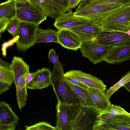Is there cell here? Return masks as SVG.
<instances>
[{
  "instance_id": "ab89813d",
  "label": "cell",
  "mask_w": 130,
  "mask_h": 130,
  "mask_svg": "<svg viewBox=\"0 0 130 130\" xmlns=\"http://www.w3.org/2000/svg\"><path fill=\"white\" fill-rule=\"evenodd\" d=\"M123 87L125 88L130 93V81L124 85Z\"/></svg>"
},
{
  "instance_id": "44dd1931",
  "label": "cell",
  "mask_w": 130,
  "mask_h": 130,
  "mask_svg": "<svg viewBox=\"0 0 130 130\" xmlns=\"http://www.w3.org/2000/svg\"><path fill=\"white\" fill-rule=\"evenodd\" d=\"M64 79L78 98L82 106L95 107L94 102L87 89L74 84L64 76Z\"/></svg>"
},
{
  "instance_id": "836d02e7",
  "label": "cell",
  "mask_w": 130,
  "mask_h": 130,
  "mask_svg": "<svg viewBox=\"0 0 130 130\" xmlns=\"http://www.w3.org/2000/svg\"><path fill=\"white\" fill-rule=\"evenodd\" d=\"M11 86L7 83L0 80V94L8 90Z\"/></svg>"
},
{
  "instance_id": "d6986e66",
  "label": "cell",
  "mask_w": 130,
  "mask_h": 130,
  "mask_svg": "<svg viewBox=\"0 0 130 130\" xmlns=\"http://www.w3.org/2000/svg\"><path fill=\"white\" fill-rule=\"evenodd\" d=\"M19 120L9 104L5 101L0 102V124L16 126Z\"/></svg>"
},
{
  "instance_id": "60d3db41",
  "label": "cell",
  "mask_w": 130,
  "mask_h": 130,
  "mask_svg": "<svg viewBox=\"0 0 130 130\" xmlns=\"http://www.w3.org/2000/svg\"><path fill=\"white\" fill-rule=\"evenodd\" d=\"M15 2L25 3L27 2H31L30 0H12Z\"/></svg>"
},
{
  "instance_id": "2e32d148",
  "label": "cell",
  "mask_w": 130,
  "mask_h": 130,
  "mask_svg": "<svg viewBox=\"0 0 130 130\" xmlns=\"http://www.w3.org/2000/svg\"><path fill=\"white\" fill-rule=\"evenodd\" d=\"M87 90L92 99L95 107L101 112L109 110L112 104L110 103L106 91L99 89L88 87Z\"/></svg>"
},
{
  "instance_id": "603a6c76",
  "label": "cell",
  "mask_w": 130,
  "mask_h": 130,
  "mask_svg": "<svg viewBox=\"0 0 130 130\" xmlns=\"http://www.w3.org/2000/svg\"><path fill=\"white\" fill-rule=\"evenodd\" d=\"M16 2L12 0H9L0 5V18L5 17L10 21L16 18Z\"/></svg>"
},
{
  "instance_id": "f1b7e54d",
  "label": "cell",
  "mask_w": 130,
  "mask_h": 130,
  "mask_svg": "<svg viewBox=\"0 0 130 130\" xmlns=\"http://www.w3.org/2000/svg\"><path fill=\"white\" fill-rule=\"evenodd\" d=\"M94 4H105L113 3H119L125 6L130 5V0H85Z\"/></svg>"
},
{
  "instance_id": "f35d334b",
  "label": "cell",
  "mask_w": 130,
  "mask_h": 130,
  "mask_svg": "<svg viewBox=\"0 0 130 130\" xmlns=\"http://www.w3.org/2000/svg\"><path fill=\"white\" fill-rule=\"evenodd\" d=\"M83 0H70L71 9H74Z\"/></svg>"
},
{
  "instance_id": "9a60e30c",
  "label": "cell",
  "mask_w": 130,
  "mask_h": 130,
  "mask_svg": "<svg viewBox=\"0 0 130 130\" xmlns=\"http://www.w3.org/2000/svg\"><path fill=\"white\" fill-rule=\"evenodd\" d=\"M58 42L62 47L74 51L81 47L83 43L78 36L68 29L58 30Z\"/></svg>"
},
{
  "instance_id": "7402d4cb",
  "label": "cell",
  "mask_w": 130,
  "mask_h": 130,
  "mask_svg": "<svg viewBox=\"0 0 130 130\" xmlns=\"http://www.w3.org/2000/svg\"><path fill=\"white\" fill-rule=\"evenodd\" d=\"M58 31L51 28L43 29L38 27L37 31L35 44L40 42H58Z\"/></svg>"
},
{
  "instance_id": "4dcf8cb0",
  "label": "cell",
  "mask_w": 130,
  "mask_h": 130,
  "mask_svg": "<svg viewBox=\"0 0 130 130\" xmlns=\"http://www.w3.org/2000/svg\"><path fill=\"white\" fill-rule=\"evenodd\" d=\"M48 57L50 61L54 64H57L63 68V65L59 60V56L56 55V52L53 49L51 48L49 52Z\"/></svg>"
},
{
  "instance_id": "8fae6325",
  "label": "cell",
  "mask_w": 130,
  "mask_h": 130,
  "mask_svg": "<svg viewBox=\"0 0 130 130\" xmlns=\"http://www.w3.org/2000/svg\"><path fill=\"white\" fill-rule=\"evenodd\" d=\"M68 29L76 34L83 43L94 41L103 29L102 26L90 21Z\"/></svg>"
},
{
  "instance_id": "9c48e42d",
  "label": "cell",
  "mask_w": 130,
  "mask_h": 130,
  "mask_svg": "<svg viewBox=\"0 0 130 130\" xmlns=\"http://www.w3.org/2000/svg\"><path fill=\"white\" fill-rule=\"evenodd\" d=\"M101 112L95 107L82 106L73 130H93Z\"/></svg>"
},
{
  "instance_id": "7a4b0ae2",
  "label": "cell",
  "mask_w": 130,
  "mask_h": 130,
  "mask_svg": "<svg viewBox=\"0 0 130 130\" xmlns=\"http://www.w3.org/2000/svg\"><path fill=\"white\" fill-rule=\"evenodd\" d=\"M54 65L51 73V85L58 101L64 104L80 103L78 98L64 79L63 68L56 64Z\"/></svg>"
},
{
  "instance_id": "cb8c5ba5",
  "label": "cell",
  "mask_w": 130,
  "mask_h": 130,
  "mask_svg": "<svg viewBox=\"0 0 130 130\" xmlns=\"http://www.w3.org/2000/svg\"><path fill=\"white\" fill-rule=\"evenodd\" d=\"M128 113L122 108L112 104L111 107L109 110L101 112L98 116L99 119L95 125L103 122L110 118Z\"/></svg>"
},
{
  "instance_id": "5b68a950",
  "label": "cell",
  "mask_w": 130,
  "mask_h": 130,
  "mask_svg": "<svg viewBox=\"0 0 130 130\" xmlns=\"http://www.w3.org/2000/svg\"><path fill=\"white\" fill-rule=\"evenodd\" d=\"M16 3V18L21 21L39 25L47 19L43 12L31 2Z\"/></svg>"
},
{
  "instance_id": "4fadbf2b",
  "label": "cell",
  "mask_w": 130,
  "mask_h": 130,
  "mask_svg": "<svg viewBox=\"0 0 130 130\" xmlns=\"http://www.w3.org/2000/svg\"><path fill=\"white\" fill-rule=\"evenodd\" d=\"M64 76L77 80L89 88L105 90L106 86L100 79L90 74L80 70H72L66 73Z\"/></svg>"
},
{
  "instance_id": "6da1fadb",
  "label": "cell",
  "mask_w": 130,
  "mask_h": 130,
  "mask_svg": "<svg viewBox=\"0 0 130 130\" xmlns=\"http://www.w3.org/2000/svg\"><path fill=\"white\" fill-rule=\"evenodd\" d=\"M125 6L116 3L94 4L84 0L80 3L74 14L75 16L89 19L91 21L102 26L108 18Z\"/></svg>"
},
{
  "instance_id": "74e56055",
  "label": "cell",
  "mask_w": 130,
  "mask_h": 130,
  "mask_svg": "<svg viewBox=\"0 0 130 130\" xmlns=\"http://www.w3.org/2000/svg\"><path fill=\"white\" fill-rule=\"evenodd\" d=\"M0 67L8 69H11L10 64L3 61L1 58L0 59Z\"/></svg>"
},
{
  "instance_id": "ac0fdd59",
  "label": "cell",
  "mask_w": 130,
  "mask_h": 130,
  "mask_svg": "<svg viewBox=\"0 0 130 130\" xmlns=\"http://www.w3.org/2000/svg\"><path fill=\"white\" fill-rule=\"evenodd\" d=\"M130 60V44L116 47L104 59L110 64Z\"/></svg>"
},
{
  "instance_id": "8d00e7d4",
  "label": "cell",
  "mask_w": 130,
  "mask_h": 130,
  "mask_svg": "<svg viewBox=\"0 0 130 130\" xmlns=\"http://www.w3.org/2000/svg\"><path fill=\"white\" fill-rule=\"evenodd\" d=\"M16 126L0 124V130H14Z\"/></svg>"
},
{
  "instance_id": "7c38bea8",
  "label": "cell",
  "mask_w": 130,
  "mask_h": 130,
  "mask_svg": "<svg viewBox=\"0 0 130 130\" xmlns=\"http://www.w3.org/2000/svg\"><path fill=\"white\" fill-rule=\"evenodd\" d=\"M130 130V113L110 118L93 127V130Z\"/></svg>"
},
{
  "instance_id": "277c9868",
  "label": "cell",
  "mask_w": 130,
  "mask_h": 130,
  "mask_svg": "<svg viewBox=\"0 0 130 130\" xmlns=\"http://www.w3.org/2000/svg\"><path fill=\"white\" fill-rule=\"evenodd\" d=\"M80 103L64 104L58 101L56 107L58 130H73L76 119L82 107Z\"/></svg>"
},
{
  "instance_id": "4316f807",
  "label": "cell",
  "mask_w": 130,
  "mask_h": 130,
  "mask_svg": "<svg viewBox=\"0 0 130 130\" xmlns=\"http://www.w3.org/2000/svg\"><path fill=\"white\" fill-rule=\"evenodd\" d=\"M26 130H57L55 127L46 122H42L29 126H26Z\"/></svg>"
},
{
  "instance_id": "d6a6232c",
  "label": "cell",
  "mask_w": 130,
  "mask_h": 130,
  "mask_svg": "<svg viewBox=\"0 0 130 130\" xmlns=\"http://www.w3.org/2000/svg\"><path fill=\"white\" fill-rule=\"evenodd\" d=\"M10 20L5 17L0 18V38H1L2 34L6 29Z\"/></svg>"
},
{
  "instance_id": "e0dca14e",
  "label": "cell",
  "mask_w": 130,
  "mask_h": 130,
  "mask_svg": "<svg viewBox=\"0 0 130 130\" xmlns=\"http://www.w3.org/2000/svg\"><path fill=\"white\" fill-rule=\"evenodd\" d=\"M51 72L47 68H42L38 70L32 80L27 85V88L41 89L51 85Z\"/></svg>"
},
{
  "instance_id": "5bb4252c",
  "label": "cell",
  "mask_w": 130,
  "mask_h": 130,
  "mask_svg": "<svg viewBox=\"0 0 130 130\" xmlns=\"http://www.w3.org/2000/svg\"><path fill=\"white\" fill-rule=\"evenodd\" d=\"M55 20L54 26L58 30L68 29L90 21L85 18L75 15L71 10L62 13Z\"/></svg>"
},
{
  "instance_id": "e575fe53",
  "label": "cell",
  "mask_w": 130,
  "mask_h": 130,
  "mask_svg": "<svg viewBox=\"0 0 130 130\" xmlns=\"http://www.w3.org/2000/svg\"><path fill=\"white\" fill-rule=\"evenodd\" d=\"M64 77L66 78L70 81L72 83L78 86L86 89H87L88 88L87 86L77 80L70 77L65 76Z\"/></svg>"
},
{
  "instance_id": "30bf717a",
  "label": "cell",
  "mask_w": 130,
  "mask_h": 130,
  "mask_svg": "<svg viewBox=\"0 0 130 130\" xmlns=\"http://www.w3.org/2000/svg\"><path fill=\"white\" fill-rule=\"evenodd\" d=\"M94 41L101 44L117 47L130 44V31L124 32L104 29Z\"/></svg>"
},
{
  "instance_id": "ffe728a7",
  "label": "cell",
  "mask_w": 130,
  "mask_h": 130,
  "mask_svg": "<svg viewBox=\"0 0 130 130\" xmlns=\"http://www.w3.org/2000/svg\"><path fill=\"white\" fill-rule=\"evenodd\" d=\"M40 9L47 16L55 20L63 12L51 0H30Z\"/></svg>"
},
{
  "instance_id": "52a82bcc",
  "label": "cell",
  "mask_w": 130,
  "mask_h": 130,
  "mask_svg": "<svg viewBox=\"0 0 130 130\" xmlns=\"http://www.w3.org/2000/svg\"><path fill=\"white\" fill-rule=\"evenodd\" d=\"M39 25L21 21L17 30L16 42L17 49L22 52H26L35 44L37 30Z\"/></svg>"
},
{
  "instance_id": "f546056e",
  "label": "cell",
  "mask_w": 130,
  "mask_h": 130,
  "mask_svg": "<svg viewBox=\"0 0 130 130\" xmlns=\"http://www.w3.org/2000/svg\"><path fill=\"white\" fill-rule=\"evenodd\" d=\"M55 4L63 13L71 10L70 0H51Z\"/></svg>"
},
{
  "instance_id": "484cf974",
  "label": "cell",
  "mask_w": 130,
  "mask_h": 130,
  "mask_svg": "<svg viewBox=\"0 0 130 130\" xmlns=\"http://www.w3.org/2000/svg\"><path fill=\"white\" fill-rule=\"evenodd\" d=\"M0 80L7 83L11 86L14 83V74L11 69L0 67Z\"/></svg>"
},
{
  "instance_id": "d590c367",
  "label": "cell",
  "mask_w": 130,
  "mask_h": 130,
  "mask_svg": "<svg viewBox=\"0 0 130 130\" xmlns=\"http://www.w3.org/2000/svg\"><path fill=\"white\" fill-rule=\"evenodd\" d=\"M37 73V71L32 73H29L26 77V84L27 85L32 80Z\"/></svg>"
},
{
  "instance_id": "3957f363",
  "label": "cell",
  "mask_w": 130,
  "mask_h": 130,
  "mask_svg": "<svg viewBox=\"0 0 130 130\" xmlns=\"http://www.w3.org/2000/svg\"><path fill=\"white\" fill-rule=\"evenodd\" d=\"M14 75L17 98L20 109L25 105L27 98L26 77L29 71V66L21 57L14 56L10 64Z\"/></svg>"
},
{
  "instance_id": "83f0119b",
  "label": "cell",
  "mask_w": 130,
  "mask_h": 130,
  "mask_svg": "<svg viewBox=\"0 0 130 130\" xmlns=\"http://www.w3.org/2000/svg\"><path fill=\"white\" fill-rule=\"evenodd\" d=\"M20 22L19 19L16 18L10 20L7 26L6 29L13 37H16L17 30Z\"/></svg>"
},
{
  "instance_id": "d4e9b609",
  "label": "cell",
  "mask_w": 130,
  "mask_h": 130,
  "mask_svg": "<svg viewBox=\"0 0 130 130\" xmlns=\"http://www.w3.org/2000/svg\"><path fill=\"white\" fill-rule=\"evenodd\" d=\"M130 81V71L125 75L117 83L106 90L108 97L110 98L112 94L122 86Z\"/></svg>"
},
{
  "instance_id": "1f68e13d",
  "label": "cell",
  "mask_w": 130,
  "mask_h": 130,
  "mask_svg": "<svg viewBox=\"0 0 130 130\" xmlns=\"http://www.w3.org/2000/svg\"><path fill=\"white\" fill-rule=\"evenodd\" d=\"M18 36H17L8 41L4 42L2 45V51L3 56L5 57L6 55V50L9 46H12L18 40Z\"/></svg>"
},
{
  "instance_id": "8992f818",
  "label": "cell",
  "mask_w": 130,
  "mask_h": 130,
  "mask_svg": "<svg viewBox=\"0 0 130 130\" xmlns=\"http://www.w3.org/2000/svg\"><path fill=\"white\" fill-rule=\"evenodd\" d=\"M116 47L91 41L83 43L80 49L83 56L95 64L104 60Z\"/></svg>"
},
{
  "instance_id": "ba28073f",
  "label": "cell",
  "mask_w": 130,
  "mask_h": 130,
  "mask_svg": "<svg viewBox=\"0 0 130 130\" xmlns=\"http://www.w3.org/2000/svg\"><path fill=\"white\" fill-rule=\"evenodd\" d=\"M103 29L126 32L130 31V5L124 6L108 18L103 24Z\"/></svg>"
}]
</instances>
